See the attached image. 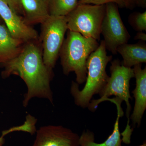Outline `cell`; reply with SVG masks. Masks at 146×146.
Listing matches in <instances>:
<instances>
[{
  "label": "cell",
  "mask_w": 146,
  "mask_h": 146,
  "mask_svg": "<svg viewBox=\"0 0 146 146\" xmlns=\"http://www.w3.org/2000/svg\"><path fill=\"white\" fill-rule=\"evenodd\" d=\"M0 16L11 35L26 42L39 39L37 32L24 23L23 17L17 14L4 0H0Z\"/></svg>",
  "instance_id": "9c48e42d"
},
{
  "label": "cell",
  "mask_w": 146,
  "mask_h": 146,
  "mask_svg": "<svg viewBox=\"0 0 146 146\" xmlns=\"http://www.w3.org/2000/svg\"><path fill=\"white\" fill-rule=\"evenodd\" d=\"M50 16H66L78 5V0H48Z\"/></svg>",
  "instance_id": "9a60e30c"
},
{
  "label": "cell",
  "mask_w": 146,
  "mask_h": 146,
  "mask_svg": "<svg viewBox=\"0 0 146 146\" xmlns=\"http://www.w3.org/2000/svg\"><path fill=\"white\" fill-rule=\"evenodd\" d=\"M25 43L13 37L5 25L0 23V65L18 56Z\"/></svg>",
  "instance_id": "8fae6325"
},
{
  "label": "cell",
  "mask_w": 146,
  "mask_h": 146,
  "mask_svg": "<svg viewBox=\"0 0 146 146\" xmlns=\"http://www.w3.org/2000/svg\"><path fill=\"white\" fill-rule=\"evenodd\" d=\"M110 101L115 104L117 109V116L114 125V129L111 135L102 143H97L94 142V133L90 131H84L80 136L79 145L82 146H121L122 140L121 138L119 121L121 117L123 115V112L121 106V102L116 98L111 99Z\"/></svg>",
  "instance_id": "7c38bea8"
},
{
  "label": "cell",
  "mask_w": 146,
  "mask_h": 146,
  "mask_svg": "<svg viewBox=\"0 0 146 146\" xmlns=\"http://www.w3.org/2000/svg\"><path fill=\"white\" fill-rule=\"evenodd\" d=\"M24 23L31 26L42 24L50 16L48 0H21Z\"/></svg>",
  "instance_id": "4fadbf2b"
},
{
  "label": "cell",
  "mask_w": 146,
  "mask_h": 146,
  "mask_svg": "<svg viewBox=\"0 0 146 146\" xmlns=\"http://www.w3.org/2000/svg\"><path fill=\"white\" fill-rule=\"evenodd\" d=\"M125 7L127 8H131L135 5L143 6L141 0H122Z\"/></svg>",
  "instance_id": "d6986e66"
},
{
  "label": "cell",
  "mask_w": 146,
  "mask_h": 146,
  "mask_svg": "<svg viewBox=\"0 0 146 146\" xmlns=\"http://www.w3.org/2000/svg\"><path fill=\"white\" fill-rule=\"evenodd\" d=\"M68 30L65 16H50L41 24L39 35L44 63L51 70L54 68Z\"/></svg>",
  "instance_id": "5b68a950"
},
{
  "label": "cell",
  "mask_w": 146,
  "mask_h": 146,
  "mask_svg": "<svg viewBox=\"0 0 146 146\" xmlns=\"http://www.w3.org/2000/svg\"><path fill=\"white\" fill-rule=\"evenodd\" d=\"M99 45L96 39L68 30L59 55L64 74L68 75L74 72L77 83L79 85L84 83L87 76L88 58Z\"/></svg>",
  "instance_id": "3957f363"
},
{
  "label": "cell",
  "mask_w": 146,
  "mask_h": 146,
  "mask_svg": "<svg viewBox=\"0 0 146 146\" xmlns=\"http://www.w3.org/2000/svg\"><path fill=\"white\" fill-rule=\"evenodd\" d=\"M134 39L145 42L146 41V33L143 32H138L135 35Z\"/></svg>",
  "instance_id": "ffe728a7"
},
{
  "label": "cell",
  "mask_w": 146,
  "mask_h": 146,
  "mask_svg": "<svg viewBox=\"0 0 146 146\" xmlns=\"http://www.w3.org/2000/svg\"><path fill=\"white\" fill-rule=\"evenodd\" d=\"M78 146H82L81 145H79Z\"/></svg>",
  "instance_id": "d4e9b609"
},
{
  "label": "cell",
  "mask_w": 146,
  "mask_h": 146,
  "mask_svg": "<svg viewBox=\"0 0 146 146\" xmlns=\"http://www.w3.org/2000/svg\"><path fill=\"white\" fill-rule=\"evenodd\" d=\"M106 5L105 13L101 27V34L104 37L106 50L117 54V49L127 43L130 38L120 16L117 4L110 3Z\"/></svg>",
  "instance_id": "52a82bcc"
},
{
  "label": "cell",
  "mask_w": 146,
  "mask_h": 146,
  "mask_svg": "<svg viewBox=\"0 0 146 146\" xmlns=\"http://www.w3.org/2000/svg\"><path fill=\"white\" fill-rule=\"evenodd\" d=\"M110 3L117 4L118 7H125L122 0H79L78 5L93 4L95 5H103Z\"/></svg>",
  "instance_id": "e0dca14e"
},
{
  "label": "cell",
  "mask_w": 146,
  "mask_h": 146,
  "mask_svg": "<svg viewBox=\"0 0 146 146\" xmlns=\"http://www.w3.org/2000/svg\"><path fill=\"white\" fill-rule=\"evenodd\" d=\"M117 52L123 57L122 64L127 68L146 62V45L144 43L123 44L118 47Z\"/></svg>",
  "instance_id": "5bb4252c"
},
{
  "label": "cell",
  "mask_w": 146,
  "mask_h": 146,
  "mask_svg": "<svg viewBox=\"0 0 146 146\" xmlns=\"http://www.w3.org/2000/svg\"><path fill=\"white\" fill-rule=\"evenodd\" d=\"M136 78V87L132 91L135 98L134 108L130 117L133 126L141 125L142 118L146 109V68L142 69L138 64L132 68Z\"/></svg>",
  "instance_id": "30bf717a"
},
{
  "label": "cell",
  "mask_w": 146,
  "mask_h": 146,
  "mask_svg": "<svg viewBox=\"0 0 146 146\" xmlns=\"http://www.w3.org/2000/svg\"><path fill=\"white\" fill-rule=\"evenodd\" d=\"M31 146H78L80 136L68 128L61 125L44 126L36 131Z\"/></svg>",
  "instance_id": "ba28073f"
},
{
  "label": "cell",
  "mask_w": 146,
  "mask_h": 146,
  "mask_svg": "<svg viewBox=\"0 0 146 146\" xmlns=\"http://www.w3.org/2000/svg\"><path fill=\"white\" fill-rule=\"evenodd\" d=\"M129 22L134 30L138 32L146 31V12L133 14L129 18Z\"/></svg>",
  "instance_id": "2e32d148"
},
{
  "label": "cell",
  "mask_w": 146,
  "mask_h": 146,
  "mask_svg": "<svg viewBox=\"0 0 146 146\" xmlns=\"http://www.w3.org/2000/svg\"><path fill=\"white\" fill-rule=\"evenodd\" d=\"M1 66L4 68L1 74L3 78L18 76L25 83L27 91L24 95V107H27L31 100L35 98L48 100L53 104L50 86L53 71L49 70L44 63L39 39L25 43L18 56Z\"/></svg>",
  "instance_id": "6da1fadb"
},
{
  "label": "cell",
  "mask_w": 146,
  "mask_h": 146,
  "mask_svg": "<svg viewBox=\"0 0 146 146\" xmlns=\"http://www.w3.org/2000/svg\"><path fill=\"white\" fill-rule=\"evenodd\" d=\"M106 50L104 41L102 40L98 48L88 58L86 82L82 90H80L78 84L72 81L71 94L78 106L88 108L94 95H100L105 87L109 78L106 66L112 58V56L108 55Z\"/></svg>",
  "instance_id": "7a4b0ae2"
},
{
  "label": "cell",
  "mask_w": 146,
  "mask_h": 146,
  "mask_svg": "<svg viewBox=\"0 0 146 146\" xmlns=\"http://www.w3.org/2000/svg\"><path fill=\"white\" fill-rule=\"evenodd\" d=\"M110 76L103 91L100 95L99 99L91 101L88 108L91 111L96 110L99 104L106 101L111 96H114L121 102H125L127 105L126 115L127 118V125L123 133L130 132L131 130L129 125V116L131 106L129 100L132 99L129 91L130 80L134 78L133 69L127 68L123 65L119 59H115L111 62L110 68Z\"/></svg>",
  "instance_id": "277c9868"
},
{
  "label": "cell",
  "mask_w": 146,
  "mask_h": 146,
  "mask_svg": "<svg viewBox=\"0 0 146 146\" xmlns=\"http://www.w3.org/2000/svg\"><path fill=\"white\" fill-rule=\"evenodd\" d=\"M105 10V5H78L65 16L68 30L100 41Z\"/></svg>",
  "instance_id": "8992f818"
},
{
  "label": "cell",
  "mask_w": 146,
  "mask_h": 146,
  "mask_svg": "<svg viewBox=\"0 0 146 146\" xmlns=\"http://www.w3.org/2000/svg\"><path fill=\"white\" fill-rule=\"evenodd\" d=\"M138 146H146V142H145V143H144L143 144V145H141Z\"/></svg>",
  "instance_id": "cb8c5ba5"
},
{
  "label": "cell",
  "mask_w": 146,
  "mask_h": 146,
  "mask_svg": "<svg viewBox=\"0 0 146 146\" xmlns=\"http://www.w3.org/2000/svg\"><path fill=\"white\" fill-rule=\"evenodd\" d=\"M11 8L19 16H23L24 11L21 0H4Z\"/></svg>",
  "instance_id": "ac0fdd59"
},
{
  "label": "cell",
  "mask_w": 146,
  "mask_h": 146,
  "mask_svg": "<svg viewBox=\"0 0 146 146\" xmlns=\"http://www.w3.org/2000/svg\"><path fill=\"white\" fill-rule=\"evenodd\" d=\"M5 139L3 137L1 136L0 137V146H3V145L4 143Z\"/></svg>",
  "instance_id": "44dd1931"
},
{
  "label": "cell",
  "mask_w": 146,
  "mask_h": 146,
  "mask_svg": "<svg viewBox=\"0 0 146 146\" xmlns=\"http://www.w3.org/2000/svg\"><path fill=\"white\" fill-rule=\"evenodd\" d=\"M3 22V21L2 19L1 18V16H0V23L2 24V23Z\"/></svg>",
  "instance_id": "603a6c76"
},
{
  "label": "cell",
  "mask_w": 146,
  "mask_h": 146,
  "mask_svg": "<svg viewBox=\"0 0 146 146\" xmlns=\"http://www.w3.org/2000/svg\"><path fill=\"white\" fill-rule=\"evenodd\" d=\"M142 4L143 6H145L146 5V0H141Z\"/></svg>",
  "instance_id": "7402d4cb"
}]
</instances>
